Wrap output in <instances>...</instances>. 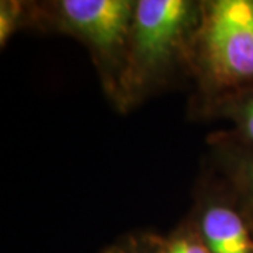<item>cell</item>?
I'll return each instance as SVG.
<instances>
[{
  "label": "cell",
  "mask_w": 253,
  "mask_h": 253,
  "mask_svg": "<svg viewBox=\"0 0 253 253\" xmlns=\"http://www.w3.org/2000/svg\"><path fill=\"white\" fill-rule=\"evenodd\" d=\"M201 1L136 0L114 104L128 111L179 72L189 75Z\"/></svg>",
  "instance_id": "1"
},
{
  "label": "cell",
  "mask_w": 253,
  "mask_h": 253,
  "mask_svg": "<svg viewBox=\"0 0 253 253\" xmlns=\"http://www.w3.org/2000/svg\"><path fill=\"white\" fill-rule=\"evenodd\" d=\"M189 221L210 253H253V224L231 189L201 187Z\"/></svg>",
  "instance_id": "4"
},
{
  "label": "cell",
  "mask_w": 253,
  "mask_h": 253,
  "mask_svg": "<svg viewBox=\"0 0 253 253\" xmlns=\"http://www.w3.org/2000/svg\"><path fill=\"white\" fill-rule=\"evenodd\" d=\"M131 242L134 253H210L189 218L168 235L144 232L131 235Z\"/></svg>",
  "instance_id": "6"
},
{
  "label": "cell",
  "mask_w": 253,
  "mask_h": 253,
  "mask_svg": "<svg viewBox=\"0 0 253 253\" xmlns=\"http://www.w3.org/2000/svg\"><path fill=\"white\" fill-rule=\"evenodd\" d=\"M211 117L229 120L234 124L231 132L239 141L253 148V87L226 99L218 106Z\"/></svg>",
  "instance_id": "7"
},
{
  "label": "cell",
  "mask_w": 253,
  "mask_h": 253,
  "mask_svg": "<svg viewBox=\"0 0 253 253\" xmlns=\"http://www.w3.org/2000/svg\"><path fill=\"white\" fill-rule=\"evenodd\" d=\"M194 110L211 117L221 103L253 87V0H203L190 52Z\"/></svg>",
  "instance_id": "2"
},
{
  "label": "cell",
  "mask_w": 253,
  "mask_h": 253,
  "mask_svg": "<svg viewBox=\"0 0 253 253\" xmlns=\"http://www.w3.org/2000/svg\"><path fill=\"white\" fill-rule=\"evenodd\" d=\"M101 253H134V246L131 242V236H126V239H121L120 242L110 245Z\"/></svg>",
  "instance_id": "9"
},
{
  "label": "cell",
  "mask_w": 253,
  "mask_h": 253,
  "mask_svg": "<svg viewBox=\"0 0 253 253\" xmlns=\"http://www.w3.org/2000/svg\"><path fill=\"white\" fill-rule=\"evenodd\" d=\"M30 1L1 0L0 1V45H7L10 38L21 28L30 27Z\"/></svg>",
  "instance_id": "8"
},
{
  "label": "cell",
  "mask_w": 253,
  "mask_h": 253,
  "mask_svg": "<svg viewBox=\"0 0 253 253\" xmlns=\"http://www.w3.org/2000/svg\"><path fill=\"white\" fill-rule=\"evenodd\" d=\"M135 4L134 0L30 1V28L79 40L89 49L107 96L114 100Z\"/></svg>",
  "instance_id": "3"
},
{
  "label": "cell",
  "mask_w": 253,
  "mask_h": 253,
  "mask_svg": "<svg viewBox=\"0 0 253 253\" xmlns=\"http://www.w3.org/2000/svg\"><path fill=\"white\" fill-rule=\"evenodd\" d=\"M217 155L222 179L234 193L253 224V148L232 132H221L210 139Z\"/></svg>",
  "instance_id": "5"
}]
</instances>
